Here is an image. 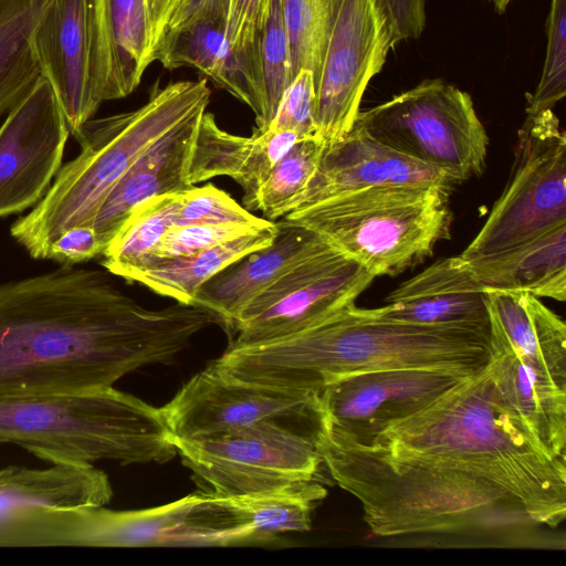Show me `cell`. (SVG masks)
I'll return each instance as SVG.
<instances>
[{"label":"cell","mask_w":566,"mask_h":566,"mask_svg":"<svg viewBox=\"0 0 566 566\" xmlns=\"http://www.w3.org/2000/svg\"><path fill=\"white\" fill-rule=\"evenodd\" d=\"M107 273L61 265L0 283V399L113 387L213 323L193 305L143 307Z\"/></svg>","instance_id":"obj_1"},{"label":"cell","mask_w":566,"mask_h":566,"mask_svg":"<svg viewBox=\"0 0 566 566\" xmlns=\"http://www.w3.org/2000/svg\"><path fill=\"white\" fill-rule=\"evenodd\" d=\"M491 359L490 331L394 321L346 306L298 332L252 345L229 344L210 365L242 381L321 392L355 373L444 369L474 376Z\"/></svg>","instance_id":"obj_2"},{"label":"cell","mask_w":566,"mask_h":566,"mask_svg":"<svg viewBox=\"0 0 566 566\" xmlns=\"http://www.w3.org/2000/svg\"><path fill=\"white\" fill-rule=\"evenodd\" d=\"M472 472L514 495L538 525L566 517V459L551 457L496 390L488 367L371 444Z\"/></svg>","instance_id":"obj_3"},{"label":"cell","mask_w":566,"mask_h":566,"mask_svg":"<svg viewBox=\"0 0 566 566\" xmlns=\"http://www.w3.org/2000/svg\"><path fill=\"white\" fill-rule=\"evenodd\" d=\"M317 448L332 479L359 501L375 535H495L538 525L514 495L472 472L359 444L326 421Z\"/></svg>","instance_id":"obj_4"},{"label":"cell","mask_w":566,"mask_h":566,"mask_svg":"<svg viewBox=\"0 0 566 566\" xmlns=\"http://www.w3.org/2000/svg\"><path fill=\"white\" fill-rule=\"evenodd\" d=\"M206 78L155 86L140 107L82 125L78 155L62 166L43 198L17 219L11 237L33 258L45 260L51 243L73 227H93L106 197L157 139L191 115L207 111Z\"/></svg>","instance_id":"obj_5"},{"label":"cell","mask_w":566,"mask_h":566,"mask_svg":"<svg viewBox=\"0 0 566 566\" xmlns=\"http://www.w3.org/2000/svg\"><path fill=\"white\" fill-rule=\"evenodd\" d=\"M0 444L69 465L164 463L177 454L161 408L114 387L0 399Z\"/></svg>","instance_id":"obj_6"},{"label":"cell","mask_w":566,"mask_h":566,"mask_svg":"<svg viewBox=\"0 0 566 566\" xmlns=\"http://www.w3.org/2000/svg\"><path fill=\"white\" fill-rule=\"evenodd\" d=\"M450 190L434 185L369 187L339 193L283 219L316 232L374 276L397 275L450 238Z\"/></svg>","instance_id":"obj_7"},{"label":"cell","mask_w":566,"mask_h":566,"mask_svg":"<svg viewBox=\"0 0 566 566\" xmlns=\"http://www.w3.org/2000/svg\"><path fill=\"white\" fill-rule=\"evenodd\" d=\"M354 126L452 184L481 176L486 166L489 136L470 94L440 78L359 111Z\"/></svg>","instance_id":"obj_8"},{"label":"cell","mask_w":566,"mask_h":566,"mask_svg":"<svg viewBox=\"0 0 566 566\" xmlns=\"http://www.w3.org/2000/svg\"><path fill=\"white\" fill-rule=\"evenodd\" d=\"M566 223V134L553 109L526 114L517 132L507 184L475 238L467 261L518 245Z\"/></svg>","instance_id":"obj_9"},{"label":"cell","mask_w":566,"mask_h":566,"mask_svg":"<svg viewBox=\"0 0 566 566\" xmlns=\"http://www.w3.org/2000/svg\"><path fill=\"white\" fill-rule=\"evenodd\" d=\"M172 439L184 464L223 497L314 481L323 465L316 439L276 424Z\"/></svg>","instance_id":"obj_10"},{"label":"cell","mask_w":566,"mask_h":566,"mask_svg":"<svg viewBox=\"0 0 566 566\" xmlns=\"http://www.w3.org/2000/svg\"><path fill=\"white\" fill-rule=\"evenodd\" d=\"M325 38L315 81L316 136L326 145L354 126L370 80L394 44L392 29L377 0H324Z\"/></svg>","instance_id":"obj_11"},{"label":"cell","mask_w":566,"mask_h":566,"mask_svg":"<svg viewBox=\"0 0 566 566\" xmlns=\"http://www.w3.org/2000/svg\"><path fill=\"white\" fill-rule=\"evenodd\" d=\"M160 408L172 438L179 439L269 423L318 440L325 426L319 392L238 380L211 365Z\"/></svg>","instance_id":"obj_12"},{"label":"cell","mask_w":566,"mask_h":566,"mask_svg":"<svg viewBox=\"0 0 566 566\" xmlns=\"http://www.w3.org/2000/svg\"><path fill=\"white\" fill-rule=\"evenodd\" d=\"M375 277L324 241L243 308L230 344L269 342L314 325L355 304Z\"/></svg>","instance_id":"obj_13"},{"label":"cell","mask_w":566,"mask_h":566,"mask_svg":"<svg viewBox=\"0 0 566 566\" xmlns=\"http://www.w3.org/2000/svg\"><path fill=\"white\" fill-rule=\"evenodd\" d=\"M199 493L143 510L29 507L0 523V547H177Z\"/></svg>","instance_id":"obj_14"},{"label":"cell","mask_w":566,"mask_h":566,"mask_svg":"<svg viewBox=\"0 0 566 566\" xmlns=\"http://www.w3.org/2000/svg\"><path fill=\"white\" fill-rule=\"evenodd\" d=\"M470 377L431 368L355 373L329 381L319 399L327 427L369 446L391 423L424 409Z\"/></svg>","instance_id":"obj_15"},{"label":"cell","mask_w":566,"mask_h":566,"mask_svg":"<svg viewBox=\"0 0 566 566\" xmlns=\"http://www.w3.org/2000/svg\"><path fill=\"white\" fill-rule=\"evenodd\" d=\"M70 134L55 93L40 76L0 126V218L43 198L62 167Z\"/></svg>","instance_id":"obj_16"},{"label":"cell","mask_w":566,"mask_h":566,"mask_svg":"<svg viewBox=\"0 0 566 566\" xmlns=\"http://www.w3.org/2000/svg\"><path fill=\"white\" fill-rule=\"evenodd\" d=\"M31 46L75 136L99 108L91 85L87 0H52L35 25Z\"/></svg>","instance_id":"obj_17"},{"label":"cell","mask_w":566,"mask_h":566,"mask_svg":"<svg viewBox=\"0 0 566 566\" xmlns=\"http://www.w3.org/2000/svg\"><path fill=\"white\" fill-rule=\"evenodd\" d=\"M453 184L434 168L353 128L339 140L325 144L317 169L293 211L343 192L378 186Z\"/></svg>","instance_id":"obj_18"},{"label":"cell","mask_w":566,"mask_h":566,"mask_svg":"<svg viewBox=\"0 0 566 566\" xmlns=\"http://www.w3.org/2000/svg\"><path fill=\"white\" fill-rule=\"evenodd\" d=\"M91 85L102 103L132 94L154 62L146 0H87Z\"/></svg>","instance_id":"obj_19"},{"label":"cell","mask_w":566,"mask_h":566,"mask_svg":"<svg viewBox=\"0 0 566 566\" xmlns=\"http://www.w3.org/2000/svg\"><path fill=\"white\" fill-rule=\"evenodd\" d=\"M376 308L389 319L490 331L486 291L468 261L441 258L400 283Z\"/></svg>","instance_id":"obj_20"},{"label":"cell","mask_w":566,"mask_h":566,"mask_svg":"<svg viewBox=\"0 0 566 566\" xmlns=\"http://www.w3.org/2000/svg\"><path fill=\"white\" fill-rule=\"evenodd\" d=\"M272 243L231 264L196 293L191 305L208 312L231 338L243 308L325 240L311 229L281 219Z\"/></svg>","instance_id":"obj_21"},{"label":"cell","mask_w":566,"mask_h":566,"mask_svg":"<svg viewBox=\"0 0 566 566\" xmlns=\"http://www.w3.org/2000/svg\"><path fill=\"white\" fill-rule=\"evenodd\" d=\"M304 139L297 133L283 129H254L249 137L223 130L214 115L201 116L188 178L191 185L228 176L243 190V207L256 211L259 191L274 166Z\"/></svg>","instance_id":"obj_22"},{"label":"cell","mask_w":566,"mask_h":566,"mask_svg":"<svg viewBox=\"0 0 566 566\" xmlns=\"http://www.w3.org/2000/svg\"><path fill=\"white\" fill-rule=\"evenodd\" d=\"M205 112L191 115L157 139L111 190L93 222L106 245L129 213L143 202L195 187L188 172Z\"/></svg>","instance_id":"obj_23"},{"label":"cell","mask_w":566,"mask_h":566,"mask_svg":"<svg viewBox=\"0 0 566 566\" xmlns=\"http://www.w3.org/2000/svg\"><path fill=\"white\" fill-rule=\"evenodd\" d=\"M227 6H219L190 25L165 35L154 60L167 70L192 66L216 87L248 105L255 119L261 114L256 63L251 55L235 52L226 38Z\"/></svg>","instance_id":"obj_24"},{"label":"cell","mask_w":566,"mask_h":566,"mask_svg":"<svg viewBox=\"0 0 566 566\" xmlns=\"http://www.w3.org/2000/svg\"><path fill=\"white\" fill-rule=\"evenodd\" d=\"M490 346L566 385V324L528 292L485 290Z\"/></svg>","instance_id":"obj_25"},{"label":"cell","mask_w":566,"mask_h":566,"mask_svg":"<svg viewBox=\"0 0 566 566\" xmlns=\"http://www.w3.org/2000/svg\"><path fill=\"white\" fill-rule=\"evenodd\" d=\"M493 384L553 458L566 459V385L510 353L491 350Z\"/></svg>","instance_id":"obj_26"},{"label":"cell","mask_w":566,"mask_h":566,"mask_svg":"<svg viewBox=\"0 0 566 566\" xmlns=\"http://www.w3.org/2000/svg\"><path fill=\"white\" fill-rule=\"evenodd\" d=\"M112 496L107 474L93 464L0 469V523L29 507L99 506L107 504Z\"/></svg>","instance_id":"obj_27"},{"label":"cell","mask_w":566,"mask_h":566,"mask_svg":"<svg viewBox=\"0 0 566 566\" xmlns=\"http://www.w3.org/2000/svg\"><path fill=\"white\" fill-rule=\"evenodd\" d=\"M468 262L485 290L528 292L564 302L566 223L511 249Z\"/></svg>","instance_id":"obj_28"},{"label":"cell","mask_w":566,"mask_h":566,"mask_svg":"<svg viewBox=\"0 0 566 566\" xmlns=\"http://www.w3.org/2000/svg\"><path fill=\"white\" fill-rule=\"evenodd\" d=\"M276 230L274 221L190 255L153 260L135 271L127 281L140 283L157 294L191 305L203 284L245 255L270 245Z\"/></svg>","instance_id":"obj_29"},{"label":"cell","mask_w":566,"mask_h":566,"mask_svg":"<svg viewBox=\"0 0 566 566\" xmlns=\"http://www.w3.org/2000/svg\"><path fill=\"white\" fill-rule=\"evenodd\" d=\"M52 0H0V117L41 76L31 38Z\"/></svg>","instance_id":"obj_30"},{"label":"cell","mask_w":566,"mask_h":566,"mask_svg":"<svg viewBox=\"0 0 566 566\" xmlns=\"http://www.w3.org/2000/svg\"><path fill=\"white\" fill-rule=\"evenodd\" d=\"M326 494V489L314 480L228 500L244 525L273 544L282 533L308 531L315 503Z\"/></svg>","instance_id":"obj_31"},{"label":"cell","mask_w":566,"mask_h":566,"mask_svg":"<svg viewBox=\"0 0 566 566\" xmlns=\"http://www.w3.org/2000/svg\"><path fill=\"white\" fill-rule=\"evenodd\" d=\"M176 195L149 199L129 213L102 254L101 264L108 273L128 280L151 260L165 233L174 226Z\"/></svg>","instance_id":"obj_32"},{"label":"cell","mask_w":566,"mask_h":566,"mask_svg":"<svg viewBox=\"0 0 566 566\" xmlns=\"http://www.w3.org/2000/svg\"><path fill=\"white\" fill-rule=\"evenodd\" d=\"M325 143L317 136L304 138L274 166L262 185L256 211L275 221L292 212L312 180Z\"/></svg>","instance_id":"obj_33"},{"label":"cell","mask_w":566,"mask_h":566,"mask_svg":"<svg viewBox=\"0 0 566 566\" xmlns=\"http://www.w3.org/2000/svg\"><path fill=\"white\" fill-rule=\"evenodd\" d=\"M255 57L261 105V114L255 123L259 130H265L293 80L290 42L280 0H271L269 18L256 43Z\"/></svg>","instance_id":"obj_34"},{"label":"cell","mask_w":566,"mask_h":566,"mask_svg":"<svg viewBox=\"0 0 566 566\" xmlns=\"http://www.w3.org/2000/svg\"><path fill=\"white\" fill-rule=\"evenodd\" d=\"M290 42L293 78L301 70L318 75L325 38L324 0H280Z\"/></svg>","instance_id":"obj_35"},{"label":"cell","mask_w":566,"mask_h":566,"mask_svg":"<svg viewBox=\"0 0 566 566\" xmlns=\"http://www.w3.org/2000/svg\"><path fill=\"white\" fill-rule=\"evenodd\" d=\"M566 95V0H552L547 45L539 82L527 95L526 114L553 107Z\"/></svg>","instance_id":"obj_36"},{"label":"cell","mask_w":566,"mask_h":566,"mask_svg":"<svg viewBox=\"0 0 566 566\" xmlns=\"http://www.w3.org/2000/svg\"><path fill=\"white\" fill-rule=\"evenodd\" d=\"M274 221L254 216L228 192L212 184L177 193L174 226L192 223H241L265 227Z\"/></svg>","instance_id":"obj_37"},{"label":"cell","mask_w":566,"mask_h":566,"mask_svg":"<svg viewBox=\"0 0 566 566\" xmlns=\"http://www.w3.org/2000/svg\"><path fill=\"white\" fill-rule=\"evenodd\" d=\"M261 228L264 227L241 223L172 226L165 233L149 262L190 255Z\"/></svg>","instance_id":"obj_38"},{"label":"cell","mask_w":566,"mask_h":566,"mask_svg":"<svg viewBox=\"0 0 566 566\" xmlns=\"http://www.w3.org/2000/svg\"><path fill=\"white\" fill-rule=\"evenodd\" d=\"M314 112V76L311 71L301 70L284 91L266 129L292 130L303 138L316 136Z\"/></svg>","instance_id":"obj_39"},{"label":"cell","mask_w":566,"mask_h":566,"mask_svg":"<svg viewBox=\"0 0 566 566\" xmlns=\"http://www.w3.org/2000/svg\"><path fill=\"white\" fill-rule=\"evenodd\" d=\"M271 0H228L226 38L238 53L255 59L256 43L270 13Z\"/></svg>","instance_id":"obj_40"},{"label":"cell","mask_w":566,"mask_h":566,"mask_svg":"<svg viewBox=\"0 0 566 566\" xmlns=\"http://www.w3.org/2000/svg\"><path fill=\"white\" fill-rule=\"evenodd\" d=\"M106 244L93 227H73L61 233L50 245L45 260L61 265H77L102 255Z\"/></svg>","instance_id":"obj_41"},{"label":"cell","mask_w":566,"mask_h":566,"mask_svg":"<svg viewBox=\"0 0 566 566\" xmlns=\"http://www.w3.org/2000/svg\"><path fill=\"white\" fill-rule=\"evenodd\" d=\"M227 2L228 0H182L172 13L163 38L185 29Z\"/></svg>","instance_id":"obj_42"},{"label":"cell","mask_w":566,"mask_h":566,"mask_svg":"<svg viewBox=\"0 0 566 566\" xmlns=\"http://www.w3.org/2000/svg\"><path fill=\"white\" fill-rule=\"evenodd\" d=\"M181 1L182 0H146L155 50L166 31L172 13Z\"/></svg>","instance_id":"obj_43"},{"label":"cell","mask_w":566,"mask_h":566,"mask_svg":"<svg viewBox=\"0 0 566 566\" xmlns=\"http://www.w3.org/2000/svg\"><path fill=\"white\" fill-rule=\"evenodd\" d=\"M497 13H504L514 0H488Z\"/></svg>","instance_id":"obj_44"}]
</instances>
